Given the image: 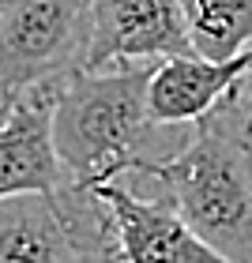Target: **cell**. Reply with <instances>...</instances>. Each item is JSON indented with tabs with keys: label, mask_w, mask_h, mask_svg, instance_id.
Wrapping results in <instances>:
<instances>
[{
	"label": "cell",
	"mask_w": 252,
	"mask_h": 263,
	"mask_svg": "<svg viewBox=\"0 0 252 263\" xmlns=\"http://www.w3.org/2000/svg\"><path fill=\"white\" fill-rule=\"evenodd\" d=\"M53 94L57 90L23 98L0 124V199L30 192L61 196L76 184L53 143Z\"/></svg>",
	"instance_id": "cell-7"
},
{
	"label": "cell",
	"mask_w": 252,
	"mask_h": 263,
	"mask_svg": "<svg viewBox=\"0 0 252 263\" xmlns=\"http://www.w3.org/2000/svg\"><path fill=\"white\" fill-rule=\"evenodd\" d=\"M245 109H248V136H252V79L245 83Z\"/></svg>",
	"instance_id": "cell-10"
},
{
	"label": "cell",
	"mask_w": 252,
	"mask_h": 263,
	"mask_svg": "<svg viewBox=\"0 0 252 263\" xmlns=\"http://www.w3.org/2000/svg\"><path fill=\"white\" fill-rule=\"evenodd\" d=\"M102 263H117V259H102Z\"/></svg>",
	"instance_id": "cell-11"
},
{
	"label": "cell",
	"mask_w": 252,
	"mask_h": 263,
	"mask_svg": "<svg viewBox=\"0 0 252 263\" xmlns=\"http://www.w3.org/2000/svg\"><path fill=\"white\" fill-rule=\"evenodd\" d=\"M196 57L230 61L252 45V0H177Z\"/></svg>",
	"instance_id": "cell-9"
},
{
	"label": "cell",
	"mask_w": 252,
	"mask_h": 263,
	"mask_svg": "<svg viewBox=\"0 0 252 263\" xmlns=\"http://www.w3.org/2000/svg\"><path fill=\"white\" fill-rule=\"evenodd\" d=\"M188 23L177 0H94V30L87 68L117 61L192 57Z\"/></svg>",
	"instance_id": "cell-6"
},
{
	"label": "cell",
	"mask_w": 252,
	"mask_h": 263,
	"mask_svg": "<svg viewBox=\"0 0 252 263\" xmlns=\"http://www.w3.org/2000/svg\"><path fill=\"white\" fill-rule=\"evenodd\" d=\"M147 177L158 181L162 196L177 203L207 245L233 263H252V136L245 87L192 124L188 139L170 158L154 162Z\"/></svg>",
	"instance_id": "cell-2"
},
{
	"label": "cell",
	"mask_w": 252,
	"mask_h": 263,
	"mask_svg": "<svg viewBox=\"0 0 252 263\" xmlns=\"http://www.w3.org/2000/svg\"><path fill=\"white\" fill-rule=\"evenodd\" d=\"M151 64L117 61L79 68L53 94V143L76 184L147 173L188 139V128L154 124L147 113Z\"/></svg>",
	"instance_id": "cell-1"
},
{
	"label": "cell",
	"mask_w": 252,
	"mask_h": 263,
	"mask_svg": "<svg viewBox=\"0 0 252 263\" xmlns=\"http://www.w3.org/2000/svg\"><path fill=\"white\" fill-rule=\"evenodd\" d=\"M117 259L113 218L102 196L71 184L61 196L0 199V263H102Z\"/></svg>",
	"instance_id": "cell-4"
},
{
	"label": "cell",
	"mask_w": 252,
	"mask_h": 263,
	"mask_svg": "<svg viewBox=\"0 0 252 263\" xmlns=\"http://www.w3.org/2000/svg\"><path fill=\"white\" fill-rule=\"evenodd\" d=\"M252 79V45L230 61H207V57H166L151 71L147 87V113L154 124H196L211 109L241 90Z\"/></svg>",
	"instance_id": "cell-8"
},
{
	"label": "cell",
	"mask_w": 252,
	"mask_h": 263,
	"mask_svg": "<svg viewBox=\"0 0 252 263\" xmlns=\"http://www.w3.org/2000/svg\"><path fill=\"white\" fill-rule=\"evenodd\" d=\"M0 124H4V113H0Z\"/></svg>",
	"instance_id": "cell-12"
},
{
	"label": "cell",
	"mask_w": 252,
	"mask_h": 263,
	"mask_svg": "<svg viewBox=\"0 0 252 263\" xmlns=\"http://www.w3.org/2000/svg\"><path fill=\"white\" fill-rule=\"evenodd\" d=\"M94 0H0V113L87 68Z\"/></svg>",
	"instance_id": "cell-3"
},
{
	"label": "cell",
	"mask_w": 252,
	"mask_h": 263,
	"mask_svg": "<svg viewBox=\"0 0 252 263\" xmlns=\"http://www.w3.org/2000/svg\"><path fill=\"white\" fill-rule=\"evenodd\" d=\"M113 218L117 263H233L188 226L170 196L139 199L121 181L91 184Z\"/></svg>",
	"instance_id": "cell-5"
}]
</instances>
